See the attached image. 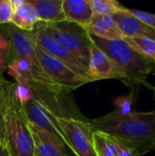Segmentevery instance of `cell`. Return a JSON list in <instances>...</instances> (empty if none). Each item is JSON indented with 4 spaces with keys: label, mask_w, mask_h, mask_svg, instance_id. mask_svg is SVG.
I'll return each mask as SVG.
<instances>
[{
    "label": "cell",
    "mask_w": 155,
    "mask_h": 156,
    "mask_svg": "<svg viewBox=\"0 0 155 156\" xmlns=\"http://www.w3.org/2000/svg\"><path fill=\"white\" fill-rule=\"evenodd\" d=\"M11 85L12 83L6 80L4 76H0V101L9 94Z\"/></svg>",
    "instance_id": "27"
},
{
    "label": "cell",
    "mask_w": 155,
    "mask_h": 156,
    "mask_svg": "<svg viewBox=\"0 0 155 156\" xmlns=\"http://www.w3.org/2000/svg\"><path fill=\"white\" fill-rule=\"evenodd\" d=\"M93 143L98 156H117L104 134L93 132Z\"/></svg>",
    "instance_id": "22"
},
{
    "label": "cell",
    "mask_w": 155,
    "mask_h": 156,
    "mask_svg": "<svg viewBox=\"0 0 155 156\" xmlns=\"http://www.w3.org/2000/svg\"><path fill=\"white\" fill-rule=\"evenodd\" d=\"M27 120L35 125L57 135L67 146V140L63 130L59 124L58 118L45 107L40 105L34 100L28 101L21 107ZM68 148V147H67Z\"/></svg>",
    "instance_id": "11"
},
{
    "label": "cell",
    "mask_w": 155,
    "mask_h": 156,
    "mask_svg": "<svg viewBox=\"0 0 155 156\" xmlns=\"http://www.w3.org/2000/svg\"><path fill=\"white\" fill-rule=\"evenodd\" d=\"M14 9L10 0H0V26L11 24Z\"/></svg>",
    "instance_id": "24"
},
{
    "label": "cell",
    "mask_w": 155,
    "mask_h": 156,
    "mask_svg": "<svg viewBox=\"0 0 155 156\" xmlns=\"http://www.w3.org/2000/svg\"><path fill=\"white\" fill-rule=\"evenodd\" d=\"M58 122L67 140V147L75 156H98L89 121L58 118Z\"/></svg>",
    "instance_id": "8"
},
{
    "label": "cell",
    "mask_w": 155,
    "mask_h": 156,
    "mask_svg": "<svg viewBox=\"0 0 155 156\" xmlns=\"http://www.w3.org/2000/svg\"><path fill=\"white\" fill-rule=\"evenodd\" d=\"M68 156H71V155H68Z\"/></svg>",
    "instance_id": "32"
},
{
    "label": "cell",
    "mask_w": 155,
    "mask_h": 156,
    "mask_svg": "<svg viewBox=\"0 0 155 156\" xmlns=\"http://www.w3.org/2000/svg\"><path fill=\"white\" fill-rule=\"evenodd\" d=\"M90 35L103 39H123L124 36L111 16L93 15L90 23L84 27Z\"/></svg>",
    "instance_id": "13"
},
{
    "label": "cell",
    "mask_w": 155,
    "mask_h": 156,
    "mask_svg": "<svg viewBox=\"0 0 155 156\" xmlns=\"http://www.w3.org/2000/svg\"><path fill=\"white\" fill-rule=\"evenodd\" d=\"M33 138L34 156H68L67 146L57 135L35 125L28 121Z\"/></svg>",
    "instance_id": "10"
},
{
    "label": "cell",
    "mask_w": 155,
    "mask_h": 156,
    "mask_svg": "<svg viewBox=\"0 0 155 156\" xmlns=\"http://www.w3.org/2000/svg\"><path fill=\"white\" fill-rule=\"evenodd\" d=\"M47 25L65 48L78 58L89 62L93 43L83 26L68 20L47 23Z\"/></svg>",
    "instance_id": "6"
},
{
    "label": "cell",
    "mask_w": 155,
    "mask_h": 156,
    "mask_svg": "<svg viewBox=\"0 0 155 156\" xmlns=\"http://www.w3.org/2000/svg\"><path fill=\"white\" fill-rule=\"evenodd\" d=\"M93 132L124 141L143 154L152 150L155 141V112L132 111L126 115L112 112L89 120Z\"/></svg>",
    "instance_id": "1"
},
{
    "label": "cell",
    "mask_w": 155,
    "mask_h": 156,
    "mask_svg": "<svg viewBox=\"0 0 155 156\" xmlns=\"http://www.w3.org/2000/svg\"><path fill=\"white\" fill-rule=\"evenodd\" d=\"M90 36L92 43L122 69L126 77L125 82L128 85L144 84L153 90V86L147 83V78L155 70L154 62L134 50L123 39L110 40Z\"/></svg>",
    "instance_id": "2"
},
{
    "label": "cell",
    "mask_w": 155,
    "mask_h": 156,
    "mask_svg": "<svg viewBox=\"0 0 155 156\" xmlns=\"http://www.w3.org/2000/svg\"><path fill=\"white\" fill-rule=\"evenodd\" d=\"M9 101H10V92H9V94H8L5 99H3V100L0 101V135H1L2 133H3L5 113V111H6L7 106H8V104H9Z\"/></svg>",
    "instance_id": "26"
},
{
    "label": "cell",
    "mask_w": 155,
    "mask_h": 156,
    "mask_svg": "<svg viewBox=\"0 0 155 156\" xmlns=\"http://www.w3.org/2000/svg\"><path fill=\"white\" fill-rule=\"evenodd\" d=\"M30 98L36 101L58 118L74 119L83 122L89 120L79 110L72 90L58 85L29 83Z\"/></svg>",
    "instance_id": "4"
},
{
    "label": "cell",
    "mask_w": 155,
    "mask_h": 156,
    "mask_svg": "<svg viewBox=\"0 0 155 156\" xmlns=\"http://www.w3.org/2000/svg\"><path fill=\"white\" fill-rule=\"evenodd\" d=\"M153 90H154L155 91V87H153Z\"/></svg>",
    "instance_id": "30"
},
{
    "label": "cell",
    "mask_w": 155,
    "mask_h": 156,
    "mask_svg": "<svg viewBox=\"0 0 155 156\" xmlns=\"http://www.w3.org/2000/svg\"><path fill=\"white\" fill-rule=\"evenodd\" d=\"M35 9L40 22L56 23L65 20L63 0H27Z\"/></svg>",
    "instance_id": "16"
},
{
    "label": "cell",
    "mask_w": 155,
    "mask_h": 156,
    "mask_svg": "<svg viewBox=\"0 0 155 156\" xmlns=\"http://www.w3.org/2000/svg\"><path fill=\"white\" fill-rule=\"evenodd\" d=\"M30 33L37 47L63 61L69 68L78 74L87 77L89 62L78 58L67 48H65L49 30L47 23H37V25L32 31H30Z\"/></svg>",
    "instance_id": "5"
},
{
    "label": "cell",
    "mask_w": 155,
    "mask_h": 156,
    "mask_svg": "<svg viewBox=\"0 0 155 156\" xmlns=\"http://www.w3.org/2000/svg\"><path fill=\"white\" fill-rule=\"evenodd\" d=\"M3 137L10 156H34L28 120L23 109L11 100V96L5 113Z\"/></svg>",
    "instance_id": "3"
},
{
    "label": "cell",
    "mask_w": 155,
    "mask_h": 156,
    "mask_svg": "<svg viewBox=\"0 0 155 156\" xmlns=\"http://www.w3.org/2000/svg\"><path fill=\"white\" fill-rule=\"evenodd\" d=\"M105 136L110 145L115 151L117 156H142V154L139 152V150L132 144L117 138H113L107 135Z\"/></svg>",
    "instance_id": "21"
},
{
    "label": "cell",
    "mask_w": 155,
    "mask_h": 156,
    "mask_svg": "<svg viewBox=\"0 0 155 156\" xmlns=\"http://www.w3.org/2000/svg\"><path fill=\"white\" fill-rule=\"evenodd\" d=\"M129 11L136 18L155 27V14L145 12V11H141V10H135V9H129Z\"/></svg>",
    "instance_id": "25"
},
{
    "label": "cell",
    "mask_w": 155,
    "mask_h": 156,
    "mask_svg": "<svg viewBox=\"0 0 155 156\" xmlns=\"http://www.w3.org/2000/svg\"><path fill=\"white\" fill-rule=\"evenodd\" d=\"M87 78L90 82L108 79L122 80L124 82L126 80L122 69L94 44H92L90 49Z\"/></svg>",
    "instance_id": "9"
},
{
    "label": "cell",
    "mask_w": 155,
    "mask_h": 156,
    "mask_svg": "<svg viewBox=\"0 0 155 156\" xmlns=\"http://www.w3.org/2000/svg\"><path fill=\"white\" fill-rule=\"evenodd\" d=\"M16 58L11 39L5 26H0V76H4L8 64Z\"/></svg>",
    "instance_id": "18"
},
{
    "label": "cell",
    "mask_w": 155,
    "mask_h": 156,
    "mask_svg": "<svg viewBox=\"0 0 155 156\" xmlns=\"http://www.w3.org/2000/svg\"><path fill=\"white\" fill-rule=\"evenodd\" d=\"M93 15H103L112 16L119 11L122 10V6L115 0H89Z\"/></svg>",
    "instance_id": "20"
},
{
    "label": "cell",
    "mask_w": 155,
    "mask_h": 156,
    "mask_svg": "<svg viewBox=\"0 0 155 156\" xmlns=\"http://www.w3.org/2000/svg\"><path fill=\"white\" fill-rule=\"evenodd\" d=\"M6 71L16 83L29 84L34 82V68L26 59L16 57L7 66Z\"/></svg>",
    "instance_id": "17"
},
{
    "label": "cell",
    "mask_w": 155,
    "mask_h": 156,
    "mask_svg": "<svg viewBox=\"0 0 155 156\" xmlns=\"http://www.w3.org/2000/svg\"><path fill=\"white\" fill-rule=\"evenodd\" d=\"M152 150H154V151H155V141L153 142V146H152Z\"/></svg>",
    "instance_id": "29"
},
{
    "label": "cell",
    "mask_w": 155,
    "mask_h": 156,
    "mask_svg": "<svg viewBox=\"0 0 155 156\" xmlns=\"http://www.w3.org/2000/svg\"><path fill=\"white\" fill-rule=\"evenodd\" d=\"M0 156H10L8 151H7V148L5 146V143L4 141L3 133L0 135Z\"/></svg>",
    "instance_id": "28"
},
{
    "label": "cell",
    "mask_w": 155,
    "mask_h": 156,
    "mask_svg": "<svg viewBox=\"0 0 155 156\" xmlns=\"http://www.w3.org/2000/svg\"><path fill=\"white\" fill-rule=\"evenodd\" d=\"M154 100H155V93H154Z\"/></svg>",
    "instance_id": "31"
},
{
    "label": "cell",
    "mask_w": 155,
    "mask_h": 156,
    "mask_svg": "<svg viewBox=\"0 0 155 156\" xmlns=\"http://www.w3.org/2000/svg\"><path fill=\"white\" fill-rule=\"evenodd\" d=\"M63 14L65 20L86 27L93 16L89 0H63Z\"/></svg>",
    "instance_id": "15"
},
{
    "label": "cell",
    "mask_w": 155,
    "mask_h": 156,
    "mask_svg": "<svg viewBox=\"0 0 155 156\" xmlns=\"http://www.w3.org/2000/svg\"><path fill=\"white\" fill-rule=\"evenodd\" d=\"M123 40L134 50L155 63V41L146 37H124Z\"/></svg>",
    "instance_id": "19"
},
{
    "label": "cell",
    "mask_w": 155,
    "mask_h": 156,
    "mask_svg": "<svg viewBox=\"0 0 155 156\" xmlns=\"http://www.w3.org/2000/svg\"><path fill=\"white\" fill-rule=\"evenodd\" d=\"M112 18L116 22L124 37H146L155 41V27H152L132 15L128 8H123Z\"/></svg>",
    "instance_id": "12"
},
{
    "label": "cell",
    "mask_w": 155,
    "mask_h": 156,
    "mask_svg": "<svg viewBox=\"0 0 155 156\" xmlns=\"http://www.w3.org/2000/svg\"><path fill=\"white\" fill-rule=\"evenodd\" d=\"M37 46V45H36ZM36 56L41 69L58 86L74 90L90 80L69 68L63 61L36 47Z\"/></svg>",
    "instance_id": "7"
},
{
    "label": "cell",
    "mask_w": 155,
    "mask_h": 156,
    "mask_svg": "<svg viewBox=\"0 0 155 156\" xmlns=\"http://www.w3.org/2000/svg\"><path fill=\"white\" fill-rule=\"evenodd\" d=\"M133 98H134V90H132V92L129 95L115 99L114 104L116 105L117 109L114 111V112L120 115H126L132 112Z\"/></svg>",
    "instance_id": "23"
},
{
    "label": "cell",
    "mask_w": 155,
    "mask_h": 156,
    "mask_svg": "<svg viewBox=\"0 0 155 156\" xmlns=\"http://www.w3.org/2000/svg\"><path fill=\"white\" fill-rule=\"evenodd\" d=\"M14 9L11 24L23 31H32L39 23L37 15L27 0H10Z\"/></svg>",
    "instance_id": "14"
}]
</instances>
